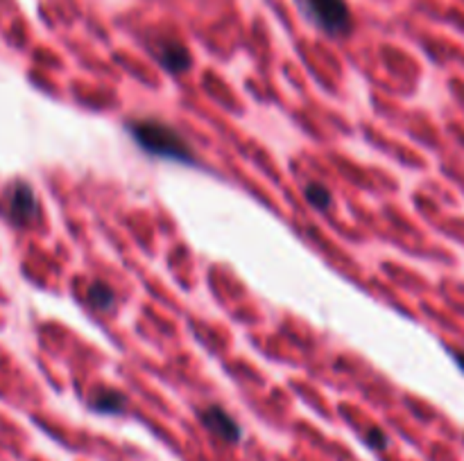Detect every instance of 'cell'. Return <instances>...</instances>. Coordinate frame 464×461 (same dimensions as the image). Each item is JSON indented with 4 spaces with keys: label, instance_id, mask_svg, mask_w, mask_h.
<instances>
[{
    "label": "cell",
    "instance_id": "6da1fadb",
    "mask_svg": "<svg viewBox=\"0 0 464 461\" xmlns=\"http://www.w3.org/2000/svg\"><path fill=\"white\" fill-rule=\"evenodd\" d=\"M129 131L141 148L154 156L179 161V163H195V154L189 148V143H186L172 127L163 125V122L136 120L129 125Z\"/></svg>",
    "mask_w": 464,
    "mask_h": 461
},
{
    "label": "cell",
    "instance_id": "7a4b0ae2",
    "mask_svg": "<svg viewBox=\"0 0 464 461\" xmlns=\"http://www.w3.org/2000/svg\"><path fill=\"white\" fill-rule=\"evenodd\" d=\"M302 12L331 37H345L351 30V12L345 0H297Z\"/></svg>",
    "mask_w": 464,
    "mask_h": 461
},
{
    "label": "cell",
    "instance_id": "3957f363",
    "mask_svg": "<svg viewBox=\"0 0 464 461\" xmlns=\"http://www.w3.org/2000/svg\"><path fill=\"white\" fill-rule=\"evenodd\" d=\"M7 215L18 227H28L39 217V199L28 184L18 181L7 195Z\"/></svg>",
    "mask_w": 464,
    "mask_h": 461
},
{
    "label": "cell",
    "instance_id": "277c9868",
    "mask_svg": "<svg viewBox=\"0 0 464 461\" xmlns=\"http://www.w3.org/2000/svg\"><path fill=\"white\" fill-rule=\"evenodd\" d=\"M152 54L168 73H186L191 66V54L179 41L172 39H159L152 46Z\"/></svg>",
    "mask_w": 464,
    "mask_h": 461
},
{
    "label": "cell",
    "instance_id": "5b68a950",
    "mask_svg": "<svg viewBox=\"0 0 464 461\" xmlns=\"http://www.w3.org/2000/svg\"><path fill=\"white\" fill-rule=\"evenodd\" d=\"M202 423L206 425V430H211L215 436H220L222 441L236 443L240 438V427L238 423L231 419V416L222 407H208L202 412Z\"/></svg>",
    "mask_w": 464,
    "mask_h": 461
},
{
    "label": "cell",
    "instance_id": "8992f818",
    "mask_svg": "<svg viewBox=\"0 0 464 461\" xmlns=\"http://www.w3.org/2000/svg\"><path fill=\"white\" fill-rule=\"evenodd\" d=\"M86 299L97 310H112L114 303H116L114 289L109 287V285H102V283H93L91 287H88L86 289Z\"/></svg>",
    "mask_w": 464,
    "mask_h": 461
},
{
    "label": "cell",
    "instance_id": "52a82bcc",
    "mask_svg": "<svg viewBox=\"0 0 464 461\" xmlns=\"http://www.w3.org/2000/svg\"><path fill=\"white\" fill-rule=\"evenodd\" d=\"M304 195L308 199V204L315 206L317 210H322V212H326L331 206H333V197H331V193L322 184H308L306 190H304Z\"/></svg>",
    "mask_w": 464,
    "mask_h": 461
},
{
    "label": "cell",
    "instance_id": "ba28073f",
    "mask_svg": "<svg viewBox=\"0 0 464 461\" xmlns=\"http://www.w3.org/2000/svg\"><path fill=\"white\" fill-rule=\"evenodd\" d=\"M123 396L120 393H114V391H107V393H97V398L93 400V407L97 412H105V414H118L123 409Z\"/></svg>",
    "mask_w": 464,
    "mask_h": 461
},
{
    "label": "cell",
    "instance_id": "9c48e42d",
    "mask_svg": "<svg viewBox=\"0 0 464 461\" xmlns=\"http://www.w3.org/2000/svg\"><path fill=\"white\" fill-rule=\"evenodd\" d=\"M367 441H369V445L371 448H385L388 445V436H385L381 430H369V434H367Z\"/></svg>",
    "mask_w": 464,
    "mask_h": 461
},
{
    "label": "cell",
    "instance_id": "30bf717a",
    "mask_svg": "<svg viewBox=\"0 0 464 461\" xmlns=\"http://www.w3.org/2000/svg\"><path fill=\"white\" fill-rule=\"evenodd\" d=\"M458 362H460V366L464 369V353H460V355H458Z\"/></svg>",
    "mask_w": 464,
    "mask_h": 461
}]
</instances>
